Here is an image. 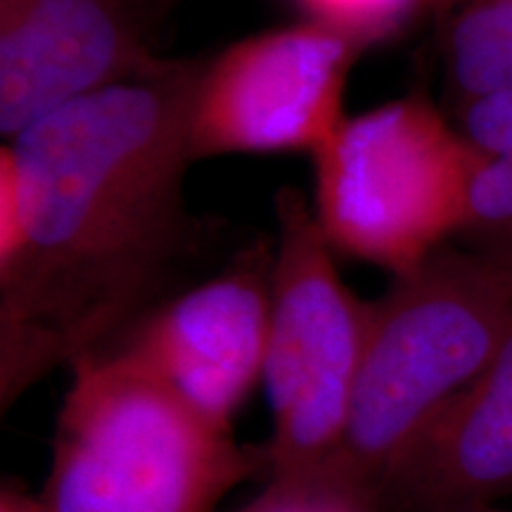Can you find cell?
Listing matches in <instances>:
<instances>
[{
    "mask_svg": "<svg viewBox=\"0 0 512 512\" xmlns=\"http://www.w3.org/2000/svg\"><path fill=\"white\" fill-rule=\"evenodd\" d=\"M460 136L479 155L467 188L460 247L512 271V88L458 105Z\"/></svg>",
    "mask_w": 512,
    "mask_h": 512,
    "instance_id": "10",
    "label": "cell"
},
{
    "mask_svg": "<svg viewBox=\"0 0 512 512\" xmlns=\"http://www.w3.org/2000/svg\"><path fill=\"white\" fill-rule=\"evenodd\" d=\"M477 162L430 100H389L344 119L313 155V216L335 254L396 278L458 238Z\"/></svg>",
    "mask_w": 512,
    "mask_h": 512,
    "instance_id": "4",
    "label": "cell"
},
{
    "mask_svg": "<svg viewBox=\"0 0 512 512\" xmlns=\"http://www.w3.org/2000/svg\"><path fill=\"white\" fill-rule=\"evenodd\" d=\"M512 496V325L384 482L377 512H470Z\"/></svg>",
    "mask_w": 512,
    "mask_h": 512,
    "instance_id": "9",
    "label": "cell"
},
{
    "mask_svg": "<svg viewBox=\"0 0 512 512\" xmlns=\"http://www.w3.org/2000/svg\"><path fill=\"white\" fill-rule=\"evenodd\" d=\"M202 60L62 107L0 147L15 240L0 252V408L98 354L164 299L200 252L185 207Z\"/></svg>",
    "mask_w": 512,
    "mask_h": 512,
    "instance_id": "1",
    "label": "cell"
},
{
    "mask_svg": "<svg viewBox=\"0 0 512 512\" xmlns=\"http://www.w3.org/2000/svg\"><path fill=\"white\" fill-rule=\"evenodd\" d=\"M240 512H370L349 498L313 484H266Z\"/></svg>",
    "mask_w": 512,
    "mask_h": 512,
    "instance_id": "13",
    "label": "cell"
},
{
    "mask_svg": "<svg viewBox=\"0 0 512 512\" xmlns=\"http://www.w3.org/2000/svg\"><path fill=\"white\" fill-rule=\"evenodd\" d=\"M366 48L342 31L299 19L240 38L204 57L190 98L192 162L223 155H283L328 143Z\"/></svg>",
    "mask_w": 512,
    "mask_h": 512,
    "instance_id": "6",
    "label": "cell"
},
{
    "mask_svg": "<svg viewBox=\"0 0 512 512\" xmlns=\"http://www.w3.org/2000/svg\"><path fill=\"white\" fill-rule=\"evenodd\" d=\"M453 110L512 88V0H434Z\"/></svg>",
    "mask_w": 512,
    "mask_h": 512,
    "instance_id": "11",
    "label": "cell"
},
{
    "mask_svg": "<svg viewBox=\"0 0 512 512\" xmlns=\"http://www.w3.org/2000/svg\"><path fill=\"white\" fill-rule=\"evenodd\" d=\"M512 325V271L446 245L370 302L339 444L313 484L377 512V496L422 434L465 392Z\"/></svg>",
    "mask_w": 512,
    "mask_h": 512,
    "instance_id": "2",
    "label": "cell"
},
{
    "mask_svg": "<svg viewBox=\"0 0 512 512\" xmlns=\"http://www.w3.org/2000/svg\"><path fill=\"white\" fill-rule=\"evenodd\" d=\"M302 19L325 24L370 50L401 34L434 0H292Z\"/></svg>",
    "mask_w": 512,
    "mask_h": 512,
    "instance_id": "12",
    "label": "cell"
},
{
    "mask_svg": "<svg viewBox=\"0 0 512 512\" xmlns=\"http://www.w3.org/2000/svg\"><path fill=\"white\" fill-rule=\"evenodd\" d=\"M164 60L124 0H0V136Z\"/></svg>",
    "mask_w": 512,
    "mask_h": 512,
    "instance_id": "8",
    "label": "cell"
},
{
    "mask_svg": "<svg viewBox=\"0 0 512 512\" xmlns=\"http://www.w3.org/2000/svg\"><path fill=\"white\" fill-rule=\"evenodd\" d=\"M271 273L273 245L256 242L214 278L164 297L105 349L143 368L209 425L233 432L264 380Z\"/></svg>",
    "mask_w": 512,
    "mask_h": 512,
    "instance_id": "7",
    "label": "cell"
},
{
    "mask_svg": "<svg viewBox=\"0 0 512 512\" xmlns=\"http://www.w3.org/2000/svg\"><path fill=\"white\" fill-rule=\"evenodd\" d=\"M69 373L38 494L48 512H216L235 486L266 477L259 446H240L117 351Z\"/></svg>",
    "mask_w": 512,
    "mask_h": 512,
    "instance_id": "3",
    "label": "cell"
},
{
    "mask_svg": "<svg viewBox=\"0 0 512 512\" xmlns=\"http://www.w3.org/2000/svg\"><path fill=\"white\" fill-rule=\"evenodd\" d=\"M124 3L136 12L140 19H145L147 15H157L159 10H164V5L171 3V0H124Z\"/></svg>",
    "mask_w": 512,
    "mask_h": 512,
    "instance_id": "15",
    "label": "cell"
},
{
    "mask_svg": "<svg viewBox=\"0 0 512 512\" xmlns=\"http://www.w3.org/2000/svg\"><path fill=\"white\" fill-rule=\"evenodd\" d=\"M470 512H498L494 508H482V510H470Z\"/></svg>",
    "mask_w": 512,
    "mask_h": 512,
    "instance_id": "16",
    "label": "cell"
},
{
    "mask_svg": "<svg viewBox=\"0 0 512 512\" xmlns=\"http://www.w3.org/2000/svg\"><path fill=\"white\" fill-rule=\"evenodd\" d=\"M271 330L264 384L271 437L266 484H299L328 463L347 422L366 349L370 302L344 283L311 202L297 188L275 200Z\"/></svg>",
    "mask_w": 512,
    "mask_h": 512,
    "instance_id": "5",
    "label": "cell"
},
{
    "mask_svg": "<svg viewBox=\"0 0 512 512\" xmlns=\"http://www.w3.org/2000/svg\"><path fill=\"white\" fill-rule=\"evenodd\" d=\"M0 512H48V508L38 494H29L17 482H3V489H0Z\"/></svg>",
    "mask_w": 512,
    "mask_h": 512,
    "instance_id": "14",
    "label": "cell"
}]
</instances>
